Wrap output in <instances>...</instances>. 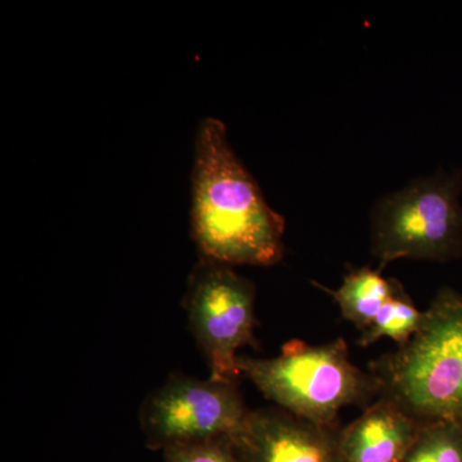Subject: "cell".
<instances>
[{
    "mask_svg": "<svg viewBox=\"0 0 462 462\" xmlns=\"http://www.w3.org/2000/svg\"><path fill=\"white\" fill-rule=\"evenodd\" d=\"M342 430L315 424L282 409L249 413L233 443L240 462H345Z\"/></svg>",
    "mask_w": 462,
    "mask_h": 462,
    "instance_id": "7",
    "label": "cell"
},
{
    "mask_svg": "<svg viewBox=\"0 0 462 462\" xmlns=\"http://www.w3.org/2000/svg\"><path fill=\"white\" fill-rule=\"evenodd\" d=\"M422 311L416 309L402 284L394 279L393 294L372 324L361 331L358 345L369 346L380 338H391L400 346L406 345L420 327Z\"/></svg>",
    "mask_w": 462,
    "mask_h": 462,
    "instance_id": "10",
    "label": "cell"
},
{
    "mask_svg": "<svg viewBox=\"0 0 462 462\" xmlns=\"http://www.w3.org/2000/svg\"><path fill=\"white\" fill-rule=\"evenodd\" d=\"M379 398L427 424L462 422V293L443 287L406 345L369 365Z\"/></svg>",
    "mask_w": 462,
    "mask_h": 462,
    "instance_id": "2",
    "label": "cell"
},
{
    "mask_svg": "<svg viewBox=\"0 0 462 462\" xmlns=\"http://www.w3.org/2000/svg\"><path fill=\"white\" fill-rule=\"evenodd\" d=\"M401 462H462V422L438 420L422 424Z\"/></svg>",
    "mask_w": 462,
    "mask_h": 462,
    "instance_id": "11",
    "label": "cell"
},
{
    "mask_svg": "<svg viewBox=\"0 0 462 462\" xmlns=\"http://www.w3.org/2000/svg\"><path fill=\"white\" fill-rule=\"evenodd\" d=\"M236 365L240 375L247 376L279 409L315 424H337L343 407L366 409L379 398L376 380L349 361L348 345L342 338L321 346L289 340L278 357L239 356Z\"/></svg>",
    "mask_w": 462,
    "mask_h": 462,
    "instance_id": "3",
    "label": "cell"
},
{
    "mask_svg": "<svg viewBox=\"0 0 462 462\" xmlns=\"http://www.w3.org/2000/svg\"><path fill=\"white\" fill-rule=\"evenodd\" d=\"M163 456L165 462H240L230 438L170 447Z\"/></svg>",
    "mask_w": 462,
    "mask_h": 462,
    "instance_id": "12",
    "label": "cell"
},
{
    "mask_svg": "<svg viewBox=\"0 0 462 462\" xmlns=\"http://www.w3.org/2000/svg\"><path fill=\"white\" fill-rule=\"evenodd\" d=\"M320 288L338 303L343 318L363 331L393 294L394 279L383 278L379 270L363 267L346 273L337 291Z\"/></svg>",
    "mask_w": 462,
    "mask_h": 462,
    "instance_id": "9",
    "label": "cell"
},
{
    "mask_svg": "<svg viewBox=\"0 0 462 462\" xmlns=\"http://www.w3.org/2000/svg\"><path fill=\"white\" fill-rule=\"evenodd\" d=\"M420 422L387 398H378L342 430L345 462H401L421 430Z\"/></svg>",
    "mask_w": 462,
    "mask_h": 462,
    "instance_id": "8",
    "label": "cell"
},
{
    "mask_svg": "<svg viewBox=\"0 0 462 462\" xmlns=\"http://www.w3.org/2000/svg\"><path fill=\"white\" fill-rule=\"evenodd\" d=\"M191 236L205 260L273 266L284 256L285 218L267 205L223 121H200L191 170Z\"/></svg>",
    "mask_w": 462,
    "mask_h": 462,
    "instance_id": "1",
    "label": "cell"
},
{
    "mask_svg": "<svg viewBox=\"0 0 462 462\" xmlns=\"http://www.w3.org/2000/svg\"><path fill=\"white\" fill-rule=\"evenodd\" d=\"M236 382L172 375L143 404V431L152 449L234 439L249 416Z\"/></svg>",
    "mask_w": 462,
    "mask_h": 462,
    "instance_id": "6",
    "label": "cell"
},
{
    "mask_svg": "<svg viewBox=\"0 0 462 462\" xmlns=\"http://www.w3.org/2000/svg\"><path fill=\"white\" fill-rule=\"evenodd\" d=\"M462 170L416 179L379 199L372 254L385 266L401 258L451 263L462 257Z\"/></svg>",
    "mask_w": 462,
    "mask_h": 462,
    "instance_id": "4",
    "label": "cell"
},
{
    "mask_svg": "<svg viewBox=\"0 0 462 462\" xmlns=\"http://www.w3.org/2000/svg\"><path fill=\"white\" fill-rule=\"evenodd\" d=\"M254 284L233 266L200 258L190 273L185 309L211 378L236 382L238 349L254 342Z\"/></svg>",
    "mask_w": 462,
    "mask_h": 462,
    "instance_id": "5",
    "label": "cell"
}]
</instances>
